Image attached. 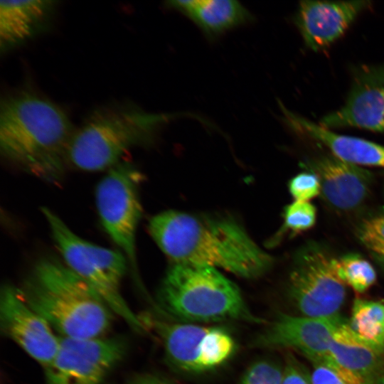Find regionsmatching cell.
Masks as SVG:
<instances>
[{
    "label": "cell",
    "instance_id": "cell-10",
    "mask_svg": "<svg viewBox=\"0 0 384 384\" xmlns=\"http://www.w3.org/2000/svg\"><path fill=\"white\" fill-rule=\"evenodd\" d=\"M166 357L186 372L210 370L225 363L235 349L232 336L217 326L156 322Z\"/></svg>",
    "mask_w": 384,
    "mask_h": 384
},
{
    "label": "cell",
    "instance_id": "cell-29",
    "mask_svg": "<svg viewBox=\"0 0 384 384\" xmlns=\"http://www.w3.org/2000/svg\"><path fill=\"white\" fill-rule=\"evenodd\" d=\"M129 384H172L163 377L154 374H142L134 376Z\"/></svg>",
    "mask_w": 384,
    "mask_h": 384
},
{
    "label": "cell",
    "instance_id": "cell-2",
    "mask_svg": "<svg viewBox=\"0 0 384 384\" xmlns=\"http://www.w3.org/2000/svg\"><path fill=\"white\" fill-rule=\"evenodd\" d=\"M75 129L61 107L34 91L20 90L1 98V156L43 181L62 179Z\"/></svg>",
    "mask_w": 384,
    "mask_h": 384
},
{
    "label": "cell",
    "instance_id": "cell-5",
    "mask_svg": "<svg viewBox=\"0 0 384 384\" xmlns=\"http://www.w3.org/2000/svg\"><path fill=\"white\" fill-rule=\"evenodd\" d=\"M159 297L168 314L183 321L264 322L250 311L238 287L216 268L208 266L174 263Z\"/></svg>",
    "mask_w": 384,
    "mask_h": 384
},
{
    "label": "cell",
    "instance_id": "cell-14",
    "mask_svg": "<svg viewBox=\"0 0 384 384\" xmlns=\"http://www.w3.org/2000/svg\"><path fill=\"white\" fill-rule=\"evenodd\" d=\"M370 1H301L294 23L305 46L314 52L329 48L350 28Z\"/></svg>",
    "mask_w": 384,
    "mask_h": 384
},
{
    "label": "cell",
    "instance_id": "cell-22",
    "mask_svg": "<svg viewBox=\"0 0 384 384\" xmlns=\"http://www.w3.org/2000/svg\"><path fill=\"white\" fill-rule=\"evenodd\" d=\"M317 211L309 201H294L285 206L282 231L297 235L311 229L316 223Z\"/></svg>",
    "mask_w": 384,
    "mask_h": 384
},
{
    "label": "cell",
    "instance_id": "cell-15",
    "mask_svg": "<svg viewBox=\"0 0 384 384\" xmlns=\"http://www.w3.org/2000/svg\"><path fill=\"white\" fill-rule=\"evenodd\" d=\"M305 166L319 177L322 199L336 210L353 211L364 203L369 194L372 174L331 152L313 157Z\"/></svg>",
    "mask_w": 384,
    "mask_h": 384
},
{
    "label": "cell",
    "instance_id": "cell-9",
    "mask_svg": "<svg viewBox=\"0 0 384 384\" xmlns=\"http://www.w3.org/2000/svg\"><path fill=\"white\" fill-rule=\"evenodd\" d=\"M126 349L119 338L60 336L57 353L45 368L46 384H100Z\"/></svg>",
    "mask_w": 384,
    "mask_h": 384
},
{
    "label": "cell",
    "instance_id": "cell-8",
    "mask_svg": "<svg viewBox=\"0 0 384 384\" xmlns=\"http://www.w3.org/2000/svg\"><path fill=\"white\" fill-rule=\"evenodd\" d=\"M334 258L324 247L315 243L297 252L289 276L288 291L304 316H338L346 298V284L335 272Z\"/></svg>",
    "mask_w": 384,
    "mask_h": 384
},
{
    "label": "cell",
    "instance_id": "cell-21",
    "mask_svg": "<svg viewBox=\"0 0 384 384\" xmlns=\"http://www.w3.org/2000/svg\"><path fill=\"white\" fill-rule=\"evenodd\" d=\"M333 265L338 277L358 293L366 292L376 281L373 266L358 254L350 253L334 258Z\"/></svg>",
    "mask_w": 384,
    "mask_h": 384
},
{
    "label": "cell",
    "instance_id": "cell-7",
    "mask_svg": "<svg viewBox=\"0 0 384 384\" xmlns=\"http://www.w3.org/2000/svg\"><path fill=\"white\" fill-rule=\"evenodd\" d=\"M139 172L127 162L109 169L95 191L97 213L104 230L126 257L137 275L136 237L142 216Z\"/></svg>",
    "mask_w": 384,
    "mask_h": 384
},
{
    "label": "cell",
    "instance_id": "cell-28",
    "mask_svg": "<svg viewBox=\"0 0 384 384\" xmlns=\"http://www.w3.org/2000/svg\"><path fill=\"white\" fill-rule=\"evenodd\" d=\"M375 261L384 270V242L366 240L361 242Z\"/></svg>",
    "mask_w": 384,
    "mask_h": 384
},
{
    "label": "cell",
    "instance_id": "cell-16",
    "mask_svg": "<svg viewBox=\"0 0 384 384\" xmlns=\"http://www.w3.org/2000/svg\"><path fill=\"white\" fill-rule=\"evenodd\" d=\"M324 362L351 384H375L384 375V350L361 338L344 320L333 336Z\"/></svg>",
    "mask_w": 384,
    "mask_h": 384
},
{
    "label": "cell",
    "instance_id": "cell-30",
    "mask_svg": "<svg viewBox=\"0 0 384 384\" xmlns=\"http://www.w3.org/2000/svg\"><path fill=\"white\" fill-rule=\"evenodd\" d=\"M375 384H384V375Z\"/></svg>",
    "mask_w": 384,
    "mask_h": 384
},
{
    "label": "cell",
    "instance_id": "cell-3",
    "mask_svg": "<svg viewBox=\"0 0 384 384\" xmlns=\"http://www.w3.org/2000/svg\"><path fill=\"white\" fill-rule=\"evenodd\" d=\"M17 290L61 337H102L112 324L114 313L102 298L55 257L37 262Z\"/></svg>",
    "mask_w": 384,
    "mask_h": 384
},
{
    "label": "cell",
    "instance_id": "cell-6",
    "mask_svg": "<svg viewBox=\"0 0 384 384\" xmlns=\"http://www.w3.org/2000/svg\"><path fill=\"white\" fill-rule=\"evenodd\" d=\"M41 210L64 262L92 286L114 314L133 330L143 331L144 324L124 299L120 284L114 282L107 273V248L78 235L50 208L42 207Z\"/></svg>",
    "mask_w": 384,
    "mask_h": 384
},
{
    "label": "cell",
    "instance_id": "cell-11",
    "mask_svg": "<svg viewBox=\"0 0 384 384\" xmlns=\"http://www.w3.org/2000/svg\"><path fill=\"white\" fill-rule=\"evenodd\" d=\"M318 123L331 130L355 127L384 132V63L354 68L344 103Z\"/></svg>",
    "mask_w": 384,
    "mask_h": 384
},
{
    "label": "cell",
    "instance_id": "cell-23",
    "mask_svg": "<svg viewBox=\"0 0 384 384\" xmlns=\"http://www.w3.org/2000/svg\"><path fill=\"white\" fill-rule=\"evenodd\" d=\"M283 371L270 360L252 363L245 371L240 384H282Z\"/></svg>",
    "mask_w": 384,
    "mask_h": 384
},
{
    "label": "cell",
    "instance_id": "cell-20",
    "mask_svg": "<svg viewBox=\"0 0 384 384\" xmlns=\"http://www.w3.org/2000/svg\"><path fill=\"white\" fill-rule=\"evenodd\" d=\"M348 323L361 338L384 350V300L355 299Z\"/></svg>",
    "mask_w": 384,
    "mask_h": 384
},
{
    "label": "cell",
    "instance_id": "cell-13",
    "mask_svg": "<svg viewBox=\"0 0 384 384\" xmlns=\"http://www.w3.org/2000/svg\"><path fill=\"white\" fill-rule=\"evenodd\" d=\"M343 321L338 316L312 318L281 314L255 343L259 347L294 348L312 363L324 362L333 336Z\"/></svg>",
    "mask_w": 384,
    "mask_h": 384
},
{
    "label": "cell",
    "instance_id": "cell-12",
    "mask_svg": "<svg viewBox=\"0 0 384 384\" xmlns=\"http://www.w3.org/2000/svg\"><path fill=\"white\" fill-rule=\"evenodd\" d=\"M0 326L15 342L44 369L53 361L60 336L19 296L17 287L6 284L0 292Z\"/></svg>",
    "mask_w": 384,
    "mask_h": 384
},
{
    "label": "cell",
    "instance_id": "cell-24",
    "mask_svg": "<svg viewBox=\"0 0 384 384\" xmlns=\"http://www.w3.org/2000/svg\"><path fill=\"white\" fill-rule=\"evenodd\" d=\"M288 188L294 201H309L321 194L319 178L311 171L294 176L290 179Z\"/></svg>",
    "mask_w": 384,
    "mask_h": 384
},
{
    "label": "cell",
    "instance_id": "cell-18",
    "mask_svg": "<svg viewBox=\"0 0 384 384\" xmlns=\"http://www.w3.org/2000/svg\"><path fill=\"white\" fill-rule=\"evenodd\" d=\"M58 1H0V51L6 53L43 33L49 26Z\"/></svg>",
    "mask_w": 384,
    "mask_h": 384
},
{
    "label": "cell",
    "instance_id": "cell-25",
    "mask_svg": "<svg viewBox=\"0 0 384 384\" xmlns=\"http://www.w3.org/2000/svg\"><path fill=\"white\" fill-rule=\"evenodd\" d=\"M313 363L309 375L311 384H351L336 368L326 362Z\"/></svg>",
    "mask_w": 384,
    "mask_h": 384
},
{
    "label": "cell",
    "instance_id": "cell-17",
    "mask_svg": "<svg viewBox=\"0 0 384 384\" xmlns=\"http://www.w3.org/2000/svg\"><path fill=\"white\" fill-rule=\"evenodd\" d=\"M279 105L283 119L292 130L324 144L336 156L361 167L384 168V146L334 132Z\"/></svg>",
    "mask_w": 384,
    "mask_h": 384
},
{
    "label": "cell",
    "instance_id": "cell-27",
    "mask_svg": "<svg viewBox=\"0 0 384 384\" xmlns=\"http://www.w3.org/2000/svg\"><path fill=\"white\" fill-rule=\"evenodd\" d=\"M282 384H311L309 376L296 362L289 357L283 370Z\"/></svg>",
    "mask_w": 384,
    "mask_h": 384
},
{
    "label": "cell",
    "instance_id": "cell-26",
    "mask_svg": "<svg viewBox=\"0 0 384 384\" xmlns=\"http://www.w3.org/2000/svg\"><path fill=\"white\" fill-rule=\"evenodd\" d=\"M358 236L361 242H384V213L365 219L359 225Z\"/></svg>",
    "mask_w": 384,
    "mask_h": 384
},
{
    "label": "cell",
    "instance_id": "cell-4",
    "mask_svg": "<svg viewBox=\"0 0 384 384\" xmlns=\"http://www.w3.org/2000/svg\"><path fill=\"white\" fill-rule=\"evenodd\" d=\"M173 117L148 112L132 103L98 108L75 129L68 164L85 171L109 170L131 148L152 143Z\"/></svg>",
    "mask_w": 384,
    "mask_h": 384
},
{
    "label": "cell",
    "instance_id": "cell-19",
    "mask_svg": "<svg viewBox=\"0 0 384 384\" xmlns=\"http://www.w3.org/2000/svg\"><path fill=\"white\" fill-rule=\"evenodd\" d=\"M166 6L190 18L210 38L253 19L242 4L233 0H176Z\"/></svg>",
    "mask_w": 384,
    "mask_h": 384
},
{
    "label": "cell",
    "instance_id": "cell-1",
    "mask_svg": "<svg viewBox=\"0 0 384 384\" xmlns=\"http://www.w3.org/2000/svg\"><path fill=\"white\" fill-rule=\"evenodd\" d=\"M149 232L174 263L222 268L239 277L256 278L273 259L238 223L176 210L161 212L149 223Z\"/></svg>",
    "mask_w": 384,
    "mask_h": 384
}]
</instances>
